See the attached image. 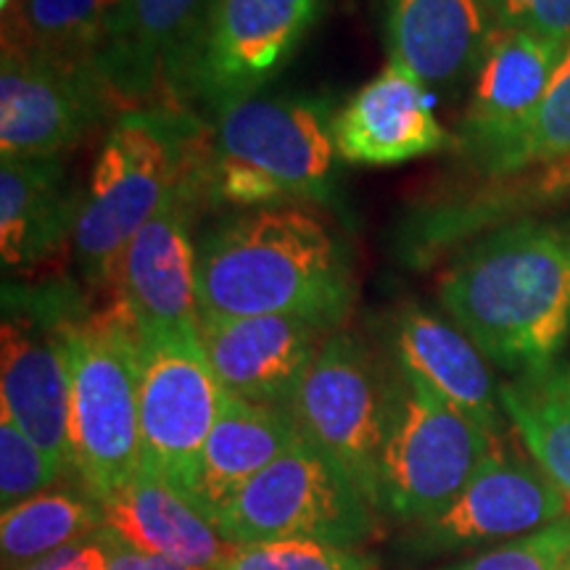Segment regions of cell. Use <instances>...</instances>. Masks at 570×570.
I'll return each mask as SVG.
<instances>
[{"label":"cell","mask_w":570,"mask_h":570,"mask_svg":"<svg viewBox=\"0 0 570 570\" xmlns=\"http://www.w3.org/2000/svg\"><path fill=\"white\" fill-rule=\"evenodd\" d=\"M499 399L529 458L570 502V362L499 383Z\"/></svg>","instance_id":"cell-24"},{"label":"cell","mask_w":570,"mask_h":570,"mask_svg":"<svg viewBox=\"0 0 570 570\" xmlns=\"http://www.w3.org/2000/svg\"><path fill=\"white\" fill-rule=\"evenodd\" d=\"M497 27L570 46V0H483Z\"/></svg>","instance_id":"cell-30"},{"label":"cell","mask_w":570,"mask_h":570,"mask_svg":"<svg viewBox=\"0 0 570 570\" xmlns=\"http://www.w3.org/2000/svg\"><path fill=\"white\" fill-rule=\"evenodd\" d=\"M11 6H13V3H11Z\"/></svg>","instance_id":"cell-34"},{"label":"cell","mask_w":570,"mask_h":570,"mask_svg":"<svg viewBox=\"0 0 570 570\" xmlns=\"http://www.w3.org/2000/svg\"><path fill=\"white\" fill-rule=\"evenodd\" d=\"M568 515L570 502L544 470L499 436L468 487L444 510L407 523L402 552L420 560L481 552Z\"/></svg>","instance_id":"cell-10"},{"label":"cell","mask_w":570,"mask_h":570,"mask_svg":"<svg viewBox=\"0 0 570 570\" xmlns=\"http://www.w3.org/2000/svg\"><path fill=\"white\" fill-rule=\"evenodd\" d=\"M69 470L48 458L27 436L6 410H0V504L3 510L17 508L27 499L42 494Z\"/></svg>","instance_id":"cell-28"},{"label":"cell","mask_w":570,"mask_h":570,"mask_svg":"<svg viewBox=\"0 0 570 570\" xmlns=\"http://www.w3.org/2000/svg\"><path fill=\"white\" fill-rule=\"evenodd\" d=\"M56 570H106V547L101 541V533L82 541V544L61 550Z\"/></svg>","instance_id":"cell-32"},{"label":"cell","mask_w":570,"mask_h":570,"mask_svg":"<svg viewBox=\"0 0 570 570\" xmlns=\"http://www.w3.org/2000/svg\"><path fill=\"white\" fill-rule=\"evenodd\" d=\"M439 302L491 365L512 375L552 365L570 336V225L489 233L439 275Z\"/></svg>","instance_id":"cell-2"},{"label":"cell","mask_w":570,"mask_h":570,"mask_svg":"<svg viewBox=\"0 0 570 570\" xmlns=\"http://www.w3.org/2000/svg\"><path fill=\"white\" fill-rule=\"evenodd\" d=\"M377 515L344 470L302 439L227 504L217 529L235 547L317 539L362 550L377 537Z\"/></svg>","instance_id":"cell-7"},{"label":"cell","mask_w":570,"mask_h":570,"mask_svg":"<svg viewBox=\"0 0 570 570\" xmlns=\"http://www.w3.org/2000/svg\"><path fill=\"white\" fill-rule=\"evenodd\" d=\"M202 346L223 389L235 399L288 412L306 370L331 336L302 317H202Z\"/></svg>","instance_id":"cell-15"},{"label":"cell","mask_w":570,"mask_h":570,"mask_svg":"<svg viewBox=\"0 0 570 570\" xmlns=\"http://www.w3.org/2000/svg\"><path fill=\"white\" fill-rule=\"evenodd\" d=\"M570 560V515L433 570H560Z\"/></svg>","instance_id":"cell-29"},{"label":"cell","mask_w":570,"mask_h":570,"mask_svg":"<svg viewBox=\"0 0 570 570\" xmlns=\"http://www.w3.org/2000/svg\"><path fill=\"white\" fill-rule=\"evenodd\" d=\"M323 0H214L185 69L180 101L214 111L259 92L294 59Z\"/></svg>","instance_id":"cell-12"},{"label":"cell","mask_w":570,"mask_h":570,"mask_svg":"<svg viewBox=\"0 0 570 570\" xmlns=\"http://www.w3.org/2000/svg\"><path fill=\"white\" fill-rule=\"evenodd\" d=\"M333 140L338 159L356 167H394L454 146L436 92L391 61L333 114Z\"/></svg>","instance_id":"cell-16"},{"label":"cell","mask_w":570,"mask_h":570,"mask_svg":"<svg viewBox=\"0 0 570 570\" xmlns=\"http://www.w3.org/2000/svg\"><path fill=\"white\" fill-rule=\"evenodd\" d=\"M204 194H180L132 235L111 277V298L146 333L198 331L196 259L190 225Z\"/></svg>","instance_id":"cell-13"},{"label":"cell","mask_w":570,"mask_h":570,"mask_svg":"<svg viewBox=\"0 0 570 570\" xmlns=\"http://www.w3.org/2000/svg\"><path fill=\"white\" fill-rule=\"evenodd\" d=\"M219 570H377V558L317 539H267L233 547Z\"/></svg>","instance_id":"cell-27"},{"label":"cell","mask_w":570,"mask_h":570,"mask_svg":"<svg viewBox=\"0 0 570 570\" xmlns=\"http://www.w3.org/2000/svg\"><path fill=\"white\" fill-rule=\"evenodd\" d=\"M101 508L106 531L185 570H219L235 547L194 497L146 465L104 497Z\"/></svg>","instance_id":"cell-18"},{"label":"cell","mask_w":570,"mask_h":570,"mask_svg":"<svg viewBox=\"0 0 570 570\" xmlns=\"http://www.w3.org/2000/svg\"><path fill=\"white\" fill-rule=\"evenodd\" d=\"M212 132L183 106L151 104L117 114L75 227V265L88 288L111 285L132 235L180 194L209 196Z\"/></svg>","instance_id":"cell-3"},{"label":"cell","mask_w":570,"mask_h":570,"mask_svg":"<svg viewBox=\"0 0 570 570\" xmlns=\"http://www.w3.org/2000/svg\"><path fill=\"white\" fill-rule=\"evenodd\" d=\"M391 370L352 333H331L288 404L298 436L327 454L377 510Z\"/></svg>","instance_id":"cell-8"},{"label":"cell","mask_w":570,"mask_h":570,"mask_svg":"<svg viewBox=\"0 0 570 570\" xmlns=\"http://www.w3.org/2000/svg\"><path fill=\"white\" fill-rule=\"evenodd\" d=\"M98 533H101V541L106 547V570H185L169 560L132 550L130 544L114 537L111 531L101 529Z\"/></svg>","instance_id":"cell-31"},{"label":"cell","mask_w":570,"mask_h":570,"mask_svg":"<svg viewBox=\"0 0 570 570\" xmlns=\"http://www.w3.org/2000/svg\"><path fill=\"white\" fill-rule=\"evenodd\" d=\"M85 188L69 180L61 159L0 164V256L6 273H35L75 244Z\"/></svg>","instance_id":"cell-20"},{"label":"cell","mask_w":570,"mask_h":570,"mask_svg":"<svg viewBox=\"0 0 570 570\" xmlns=\"http://www.w3.org/2000/svg\"><path fill=\"white\" fill-rule=\"evenodd\" d=\"M114 111H127L104 61L0 56L3 159H61Z\"/></svg>","instance_id":"cell-9"},{"label":"cell","mask_w":570,"mask_h":570,"mask_svg":"<svg viewBox=\"0 0 570 570\" xmlns=\"http://www.w3.org/2000/svg\"><path fill=\"white\" fill-rule=\"evenodd\" d=\"M562 159H570V46L562 53L550 88L541 98L525 132L497 161L491 175L508 177L529 173V169L547 167V164H558Z\"/></svg>","instance_id":"cell-26"},{"label":"cell","mask_w":570,"mask_h":570,"mask_svg":"<svg viewBox=\"0 0 570 570\" xmlns=\"http://www.w3.org/2000/svg\"><path fill=\"white\" fill-rule=\"evenodd\" d=\"M104 529V508L88 489H48L0 518L3 570H24Z\"/></svg>","instance_id":"cell-25"},{"label":"cell","mask_w":570,"mask_h":570,"mask_svg":"<svg viewBox=\"0 0 570 570\" xmlns=\"http://www.w3.org/2000/svg\"><path fill=\"white\" fill-rule=\"evenodd\" d=\"M494 30L483 0H391L389 61L431 90H458L475 77Z\"/></svg>","instance_id":"cell-19"},{"label":"cell","mask_w":570,"mask_h":570,"mask_svg":"<svg viewBox=\"0 0 570 570\" xmlns=\"http://www.w3.org/2000/svg\"><path fill=\"white\" fill-rule=\"evenodd\" d=\"M127 0H13L3 11V51L104 61Z\"/></svg>","instance_id":"cell-23"},{"label":"cell","mask_w":570,"mask_h":570,"mask_svg":"<svg viewBox=\"0 0 570 570\" xmlns=\"http://www.w3.org/2000/svg\"><path fill=\"white\" fill-rule=\"evenodd\" d=\"M333 114L320 98H262L217 109L209 198L262 209L294 198L327 202L336 177Z\"/></svg>","instance_id":"cell-4"},{"label":"cell","mask_w":570,"mask_h":570,"mask_svg":"<svg viewBox=\"0 0 570 570\" xmlns=\"http://www.w3.org/2000/svg\"><path fill=\"white\" fill-rule=\"evenodd\" d=\"M202 317H302L338 327L352 312V259L315 212L262 206L219 223L198 240Z\"/></svg>","instance_id":"cell-1"},{"label":"cell","mask_w":570,"mask_h":570,"mask_svg":"<svg viewBox=\"0 0 570 570\" xmlns=\"http://www.w3.org/2000/svg\"><path fill=\"white\" fill-rule=\"evenodd\" d=\"M497 433L394 367L377 470V512L402 523L436 515L468 487Z\"/></svg>","instance_id":"cell-6"},{"label":"cell","mask_w":570,"mask_h":570,"mask_svg":"<svg viewBox=\"0 0 570 570\" xmlns=\"http://www.w3.org/2000/svg\"><path fill=\"white\" fill-rule=\"evenodd\" d=\"M396 367L436 391L452 407L502 436L504 410L487 356L460 327L433 315L420 304L396 312L391 331Z\"/></svg>","instance_id":"cell-21"},{"label":"cell","mask_w":570,"mask_h":570,"mask_svg":"<svg viewBox=\"0 0 570 570\" xmlns=\"http://www.w3.org/2000/svg\"><path fill=\"white\" fill-rule=\"evenodd\" d=\"M298 441L302 436L285 410L227 394L198 458L190 497L217 523L227 504Z\"/></svg>","instance_id":"cell-22"},{"label":"cell","mask_w":570,"mask_h":570,"mask_svg":"<svg viewBox=\"0 0 570 570\" xmlns=\"http://www.w3.org/2000/svg\"><path fill=\"white\" fill-rule=\"evenodd\" d=\"M140 338L138 325L114 298L61 331L69 373L71 475L98 502L142 465Z\"/></svg>","instance_id":"cell-5"},{"label":"cell","mask_w":570,"mask_h":570,"mask_svg":"<svg viewBox=\"0 0 570 570\" xmlns=\"http://www.w3.org/2000/svg\"><path fill=\"white\" fill-rule=\"evenodd\" d=\"M214 0H127V11L104 67L127 109L167 96L180 106V88Z\"/></svg>","instance_id":"cell-17"},{"label":"cell","mask_w":570,"mask_h":570,"mask_svg":"<svg viewBox=\"0 0 570 570\" xmlns=\"http://www.w3.org/2000/svg\"><path fill=\"white\" fill-rule=\"evenodd\" d=\"M568 46L497 27L475 71L454 146L491 175L537 114Z\"/></svg>","instance_id":"cell-14"},{"label":"cell","mask_w":570,"mask_h":570,"mask_svg":"<svg viewBox=\"0 0 570 570\" xmlns=\"http://www.w3.org/2000/svg\"><path fill=\"white\" fill-rule=\"evenodd\" d=\"M560 570H570V560H568V562H566V566H562Z\"/></svg>","instance_id":"cell-33"},{"label":"cell","mask_w":570,"mask_h":570,"mask_svg":"<svg viewBox=\"0 0 570 570\" xmlns=\"http://www.w3.org/2000/svg\"><path fill=\"white\" fill-rule=\"evenodd\" d=\"M138 396L142 465L190 497L198 458L227 396L198 331L140 338Z\"/></svg>","instance_id":"cell-11"}]
</instances>
